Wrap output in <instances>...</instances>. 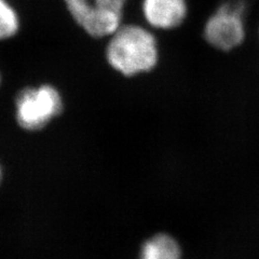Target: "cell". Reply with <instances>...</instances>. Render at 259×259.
Wrapping results in <instances>:
<instances>
[{
    "label": "cell",
    "mask_w": 259,
    "mask_h": 259,
    "mask_svg": "<svg viewBox=\"0 0 259 259\" xmlns=\"http://www.w3.org/2000/svg\"><path fill=\"white\" fill-rule=\"evenodd\" d=\"M106 60L113 70L124 77L147 74L159 62L157 38L143 26L121 25L109 36Z\"/></svg>",
    "instance_id": "obj_1"
},
{
    "label": "cell",
    "mask_w": 259,
    "mask_h": 259,
    "mask_svg": "<svg viewBox=\"0 0 259 259\" xmlns=\"http://www.w3.org/2000/svg\"><path fill=\"white\" fill-rule=\"evenodd\" d=\"M63 111V99L58 89L50 84L26 88L15 101V120L25 131L44 130Z\"/></svg>",
    "instance_id": "obj_2"
},
{
    "label": "cell",
    "mask_w": 259,
    "mask_h": 259,
    "mask_svg": "<svg viewBox=\"0 0 259 259\" xmlns=\"http://www.w3.org/2000/svg\"><path fill=\"white\" fill-rule=\"evenodd\" d=\"M72 19L93 38L109 37L121 25L126 0H64Z\"/></svg>",
    "instance_id": "obj_3"
},
{
    "label": "cell",
    "mask_w": 259,
    "mask_h": 259,
    "mask_svg": "<svg viewBox=\"0 0 259 259\" xmlns=\"http://www.w3.org/2000/svg\"><path fill=\"white\" fill-rule=\"evenodd\" d=\"M244 10V5L239 2H227L218 7L203 28L206 42L223 52L240 47L246 36Z\"/></svg>",
    "instance_id": "obj_4"
},
{
    "label": "cell",
    "mask_w": 259,
    "mask_h": 259,
    "mask_svg": "<svg viewBox=\"0 0 259 259\" xmlns=\"http://www.w3.org/2000/svg\"><path fill=\"white\" fill-rule=\"evenodd\" d=\"M142 12L150 27L172 30L187 18L188 4L187 0H143Z\"/></svg>",
    "instance_id": "obj_5"
},
{
    "label": "cell",
    "mask_w": 259,
    "mask_h": 259,
    "mask_svg": "<svg viewBox=\"0 0 259 259\" xmlns=\"http://www.w3.org/2000/svg\"><path fill=\"white\" fill-rule=\"evenodd\" d=\"M140 259H183L182 247L172 236L158 233L142 245Z\"/></svg>",
    "instance_id": "obj_6"
},
{
    "label": "cell",
    "mask_w": 259,
    "mask_h": 259,
    "mask_svg": "<svg viewBox=\"0 0 259 259\" xmlns=\"http://www.w3.org/2000/svg\"><path fill=\"white\" fill-rule=\"evenodd\" d=\"M19 15L7 0H0V40L9 39L18 32Z\"/></svg>",
    "instance_id": "obj_7"
},
{
    "label": "cell",
    "mask_w": 259,
    "mask_h": 259,
    "mask_svg": "<svg viewBox=\"0 0 259 259\" xmlns=\"http://www.w3.org/2000/svg\"><path fill=\"white\" fill-rule=\"evenodd\" d=\"M0 82H2V77H0Z\"/></svg>",
    "instance_id": "obj_8"
}]
</instances>
